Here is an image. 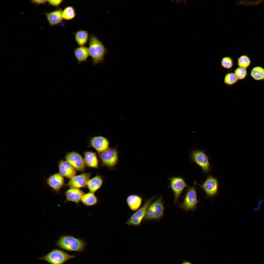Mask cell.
Segmentation results:
<instances>
[{
	"instance_id": "obj_30",
	"label": "cell",
	"mask_w": 264,
	"mask_h": 264,
	"mask_svg": "<svg viewBox=\"0 0 264 264\" xmlns=\"http://www.w3.org/2000/svg\"><path fill=\"white\" fill-rule=\"evenodd\" d=\"M63 1V0H47V2L50 6L58 8Z\"/></svg>"
},
{
	"instance_id": "obj_11",
	"label": "cell",
	"mask_w": 264,
	"mask_h": 264,
	"mask_svg": "<svg viewBox=\"0 0 264 264\" xmlns=\"http://www.w3.org/2000/svg\"><path fill=\"white\" fill-rule=\"evenodd\" d=\"M65 158L66 161L76 170L83 172L85 169L86 165L84 159L77 152L74 151L69 152L66 154Z\"/></svg>"
},
{
	"instance_id": "obj_32",
	"label": "cell",
	"mask_w": 264,
	"mask_h": 264,
	"mask_svg": "<svg viewBox=\"0 0 264 264\" xmlns=\"http://www.w3.org/2000/svg\"><path fill=\"white\" fill-rule=\"evenodd\" d=\"M181 264H193L191 263L188 261H185L182 262Z\"/></svg>"
},
{
	"instance_id": "obj_14",
	"label": "cell",
	"mask_w": 264,
	"mask_h": 264,
	"mask_svg": "<svg viewBox=\"0 0 264 264\" xmlns=\"http://www.w3.org/2000/svg\"><path fill=\"white\" fill-rule=\"evenodd\" d=\"M47 185L54 191L58 192L65 184L63 176L59 173L51 175L46 178Z\"/></svg>"
},
{
	"instance_id": "obj_16",
	"label": "cell",
	"mask_w": 264,
	"mask_h": 264,
	"mask_svg": "<svg viewBox=\"0 0 264 264\" xmlns=\"http://www.w3.org/2000/svg\"><path fill=\"white\" fill-rule=\"evenodd\" d=\"M62 11L61 9L58 8L44 13L50 26H55L63 22Z\"/></svg>"
},
{
	"instance_id": "obj_24",
	"label": "cell",
	"mask_w": 264,
	"mask_h": 264,
	"mask_svg": "<svg viewBox=\"0 0 264 264\" xmlns=\"http://www.w3.org/2000/svg\"><path fill=\"white\" fill-rule=\"evenodd\" d=\"M251 76L254 80L261 81L264 80V68L260 66L253 67L250 73Z\"/></svg>"
},
{
	"instance_id": "obj_4",
	"label": "cell",
	"mask_w": 264,
	"mask_h": 264,
	"mask_svg": "<svg viewBox=\"0 0 264 264\" xmlns=\"http://www.w3.org/2000/svg\"><path fill=\"white\" fill-rule=\"evenodd\" d=\"M76 257L75 255L69 254L57 249H53L39 259L45 261L50 264H64L68 260Z\"/></svg>"
},
{
	"instance_id": "obj_18",
	"label": "cell",
	"mask_w": 264,
	"mask_h": 264,
	"mask_svg": "<svg viewBox=\"0 0 264 264\" xmlns=\"http://www.w3.org/2000/svg\"><path fill=\"white\" fill-rule=\"evenodd\" d=\"M84 160L86 165L88 167L95 168L99 167V160L96 154L90 151L84 153Z\"/></svg>"
},
{
	"instance_id": "obj_2",
	"label": "cell",
	"mask_w": 264,
	"mask_h": 264,
	"mask_svg": "<svg viewBox=\"0 0 264 264\" xmlns=\"http://www.w3.org/2000/svg\"><path fill=\"white\" fill-rule=\"evenodd\" d=\"M55 244L67 251L81 252L84 250L86 243L82 239L71 235H64L60 237Z\"/></svg>"
},
{
	"instance_id": "obj_19",
	"label": "cell",
	"mask_w": 264,
	"mask_h": 264,
	"mask_svg": "<svg viewBox=\"0 0 264 264\" xmlns=\"http://www.w3.org/2000/svg\"><path fill=\"white\" fill-rule=\"evenodd\" d=\"M143 198L141 196L136 194H132L128 195L126 201L130 209L132 211H136L140 207Z\"/></svg>"
},
{
	"instance_id": "obj_8",
	"label": "cell",
	"mask_w": 264,
	"mask_h": 264,
	"mask_svg": "<svg viewBox=\"0 0 264 264\" xmlns=\"http://www.w3.org/2000/svg\"><path fill=\"white\" fill-rule=\"evenodd\" d=\"M190 157L193 162L202 168L205 173H209L211 170V165L208 157L202 150H195L190 154Z\"/></svg>"
},
{
	"instance_id": "obj_13",
	"label": "cell",
	"mask_w": 264,
	"mask_h": 264,
	"mask_svg": "<svg viewBox=\"0 0 264 264\" xmlns=\"http://www.w3.org/2000/svg\"><path fill=\"white\" fill-rule=\"evenodd\" d=\"M91 176V174L90 173H83L75 176L70 179L67 185L70 188L79 189L85 187Z\"/></svg>"
},
{
	"instance_id": "obj_3",
	"label": "cell",
	"mask_w": 264,
	"mask_h": 264,
	"mask_svg": "<svg viewBox=\"0 0 264 264\" xmlns=\"http://www.w3.org/2000/svg\"><path fill=\"white\" fill-rule=\"evenodd\" d=\"M118 146L114 148L109 147L104 151L99 153L101 162V166L107 167L110 170L115 169L119 161V152Z\"/></svg>"
},
{
	"instance_id": "obj_1",
	"label": "cell",
	"mask_w": 264,
	"mask_h": 264,
	"mask_svg": "<svg viewBox=\"0 0 264 264\" xmlns=\"http://www.w3.org/2000/svg\"><path fill=\"white\" fill-rule=\"evenodd\" d=\"M88 48L89 55L92 58L93 65L104 62L107 51L101 42L94 35H91L89 37Z\"/></svg>"
},
{
	"instance_id": "obj_12",
	"label": "cell",
	"mask_w": 264,
	"mask_h": 264,
	"mask_svg": "<svg viewBox=\"0 0 264 264\" xmlns=\"http://www.w3.org/2000/svg\"><path fill=\"white\" fill-rule=\"evenodd\" d=\"M110 142L106 137L100 135L91 137L88 141V146L94 149L98 153L109 148Z\"/></svg>"
},
{
	"instance_id": "obj_31",
	"label": "cell",
	"mask_w": 264,
	"mask_h": 264,
	"mask_svg": "<svg viewBox=\"0 0 264 264\" xmlns=\"http://www.w3.org/2000/svg\"><path fill=\"white\" fill-rule=\"evenodd\" d=\"M32 3L35 4L36 6L41 4H45L47 2V0H33L31 1Z\"/></svg>"
},
{
	"instance_id": "obj_27",
	"label": "cell",
	"mask_w": 264,
	"mask_h": 264,
	"mask_svg": "<svg viewBox=\"0 0 264 264\" xmlns=\"http://www.w3.org/2000/svg\"><path fill=\"white\" fill-rule=\"evenodd\" d=\"M238 80L234 73H229L225 75L224 79V83L228 85H232L235 84Z\"/></svg>"
},
{
	"instance_id": "obj_22",
	"label": "cell",
	"mask_w": 264,
	"mask_h": 264,
	"mask_svg": "<svg viewBox=\"0 0 264 264\" xmlns=\"http://www.w3.org/2000/svg\"><path fill=\"white\" fill-rule=\"evenodd\" d=\"M75 40L79 46H84L88 41L89 33L86 30L80 29L74 33Z\"/></svg>"
},
{
	"instance_id": "obj_17",
	"label": "cell",
	"mask_w": 264,
	"mask_h": 264,
	"mask_svg": "<svg viewBox=\"0 0 264 264\" xmlns=\"http://www.w3.org/2000/svg\"><path fill=\"white\" fill-rule=\"evenodd\" d=\"M84 194L79 188H70L65 193L66 197L65 201H71L78 204Z\"/></svg>"
},
{
	"instance_id": "obj_25",
	"label": "cell",
	"mask_w": 264,
	"mask_h": 264,
	"mask_svg": "<svg viewBox=\"0 0 264 264\" xmlns=\"http://www.w3.org/2000/svg\"><path fill=\"white\" fill-rule=\"evenodd\" d=\"M62 15L64 20H71L76 17V11L73 7L71 6H67L62 11Z\"/></svg>"
},
{
	"instance_id": "obj_23",
	"label": "cell",
	"mask_w": 264,
	"mask_h": 264,
	"mask_svg": "<svg viewBox=\"0 0 264 264\" xmlns=\"http://www.w3.org/2000/svg\"><path fill=\"white\" fill-rule=\"evenodd\" d=\"M81 201L84 205L87 206H94L97 204L98 201V198L94 193L90 192L84 194Z\"/></svg>"
},
{
	"instance_id": "obj_9",
	"label": "cell",
	"mask_w": 264,
	"mask_h": 264,
	"mask_svg": "<svg viewBox=\"0 0 264 264\" xmlns=\"http://www.w3.org/2000/svg\"><path fill=\"white\" fill-rule=\"evenodd\" d=\"M168 179L170 182L169 187L172 190L174 193V203L176 204L183 190L189 186L184 179L182 177L172 176Z\"/></svg>"
},
{
	"instance_id": "obj_7",
	"label": "cell",
	"mask_w": 264,
	"mask_h": 264,
	"mask_svg": "<svg viewBox=\"0 0 264 264\" xmlns=\"http://www.w3.org/2000/svg\"><path fill=\"white\" fill-rule=\"evenodd\" d=\"M156 196L146 200L143 206L138 209L126 222L125 223L130 226H138L144 219L147 209L155 198Z\"/></svg>"
},
{
	"instance_id": "obj_21",
	"label": "cell",
	"mask_w": 264,
	"mask_h": 264,
	"mask_svg": "<svg viewBox=\"0 0 264 264\" xmlns=\"http://www.w3.org/2000/svg\"><path fill=\"white\" fill-rule=\"evenodd\" d=\"M73 53L79 64L86 61L89 55L88 48L85 46H79L75 48Z\"/></svg>"
},
{
	"instance_id": "obj_20",
	"label": "cell",
	"mask_w": 264,
	"mask_h": 264,
	"mask_svg": "<svg viewBox=\"0 0 264 264\" xmlns=\"http://www.w3.org/2000/svg\"><path fill=\"white\" fill-rule=\"evenodd\" d=\"M103 182V178L97 175L88 181L87 186L90 192L94 193L101 187Z\"/></svg>"
},
{
	"instance_id": "obj_15",
	"label": "cell",
	"mask_w": 264,
	"mask_h": 264,
	"mask_svg": "<svg viewBox=\"0 0 264 264\" xmlns=\"http://www.w3.org/2000/svg\"><path fill=\"white\" fill-rule=\"evenodd\" d=\"M59 173L63 176L70 179L76 176V170L66 161L62 159L58 163Z\"/></svg>"
},
{
	"instance_id": "obj_6",
	"label": "cell",
	"mask_w": 264,
	"mask_h": 264,
	"mask_svg": "<svg viewBox=\"0 0 264 264\" xmlns=\"http://www.w3.org/2000/svg\"><path fill=\"white\" fill-rule=\"evenodd\" d=\"M196 184V181L193 186H188L187 188L183 202L179 204L180 208L185 211L194 210L197 207L198 203L200 202L197 198L196 189L195 187Z\"/></svg>"
},
{
	"instance_id": "obj_5",
	"label": "cell",
	"mask_w": 264,
	"mask_h": 264,
	"mask_svg": "<svg viewBox=\"0 0 264 264\" xmlns=\"http://www.w3.org/2000/svg\"><path fill=\"white\" fill-rule=\"evenodd\" d=\"M164 209L162 196L161 195L149 205L143 221H159L163 215Z\"/></svg>"
},
{
	"instance_id": "obj_28",
	"label": "cell",
	"mask_w": 264,
	"mask_h": 264,
	"mask_svg": "<svg viewBox=\"0 0 264 264\" xmlns=\"http://www.w3.org/2000/svg\"><path fill=\"white\" fill-rule=\"evenodd\" d=\"M233 65V60L230 57H225L221 60V65L224 68L227 69H231Z\"/></svg>"
},
{
	"instance_id": "obj_26",
	"label": "cell",
	"mask_w": 264,
	"mask_h": 264,
	"mask_svg": "<svg viewBox=\"0 0 264 264\" xmlns=\"http://www.w3.org/2000/svg\"><path fill=\"white\" fill-rule=\"evenodd\" d=\"M251 62L250 58L246 55H242L238 58V65L239 67L246 69L250 65Z\"/></svg>"
},
{
	"instance_id": "obj_29",
	"label": "cell",
	"mask_w": 264,
	"mask_h": 264,
	"mask_svg": "<svg viewBox=\"0 0 264 264\" xmlns=\"http://www.w3.org/2000/svg\"><path fill=\"white\" fill-rule=\"evenodd\" d=\"M234 72L238 80H239L244 79L247 74L246 69L239 67L236 69Z\"/></svg>"
},
{
	"instance_id": "obj_10",
	"label": "cell",
	"mask_w": 264,
	"mask_h": 264,
	"mask_svg": "<svg viewBox=\"0 0 264 264\" xmlns=\"http://www.w3.org/2000/svg\"><path fill=\"white\" fill-rule=\"evenodd\" d=\"M206 193L208 197H213L218 193L219 185L216 178L212 175H209L204 182L200 186Z\"/></svg>"
}]
</instances>
